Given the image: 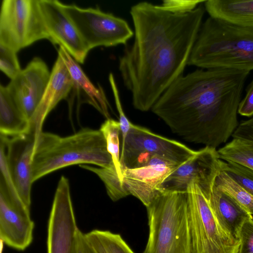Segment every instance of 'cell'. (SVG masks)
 <instances>
[{
    "label": "cell",
    "mask_w": 253,
    "mask_h": 253,
    "mask_svg": "<svg viewBox=\"0 0 253 253\" xmlns=\"http://www.w3.org/2000/svg\"><path fill=\"white\" fill-rule=\"evenodd\" d=\"M205 12L201 4L182 14L168 11L148 1L131 7L134 38L119 58V70L134 108L142 112L151 110L183 75Z\"/></svg>",
    "instance_id": "obj_1"
},
{
    "label": "cell",
    "mask_w": 253,
    "mask_h": 253,
    "mask_svg": "<svg viewBox=\"0 0 253 253\" xmlns=\"http://www.w3.org/2000/svg\"><path fill=\"white\" fill-rule=\"evenodd\" d=\"M250 71L198 69L181 75L151 109L186 141L216 148L239 125L238 110Z\"/></svg>",
    "instance_id": "obj_2"
},
{
    "label": "cell",
    "mask_w": 253,
    "mask_h": 253,
    "mask_svg": "<svg viewBox=\"0 0 253 253\" xmlns=\"http://www.w3.org/2000/svg\"><path fill=\"white\" fill-rule=\"evenodd\" d=\"M114 165L105 138L99 130L84 128L69 136L42 131L36 137L32 160L33 182L74 165Z\"/></svg>",
    "instance_id": "obj_3"
},
{
    "label": "cell",
    "mask_w": 253,
    "mask_h": 253,
    "mask_svg": "<svg viewBox=\"0 0 253 253\" xmlns=\"http://www.w3.org/2000/svg\"><path fill=\"white\" fill-rule=\"evenodd\" d=\"M188 65L250 72L253 70V27L209 17L201 25Z\"/></svg>",
    "instance_id": "obj_4"
},
{
    "label": "cell",
    "mask_w": 253,
    "mask_h": 253,
    "mask_svg": "<svg viewBox=\"0 0 253 253\" xmlns=\"http://www.w3.org/2000/svg\"><path fill=\"white\" fill-rule=\"evenodd\" d=\"M187 192L163 191L147 208L149 226L143 253H191Z\"/></svg>",
    "instance_id": "obj_5"
},
{
    "label": "cell",
    "mask_w": 253,
    "mask_h": 253,
    "mask_svg": "<svg viewBox=\"0 0 253 253\" xmlns=\"http://www.w3.org/2000/svg\"><path fill=\"white\" fill-rule=\"evenodd\" d=\"M187 192L191 253H238L239 239L221 228L199 186L193 182Z\"/></svg>",
    "instance_id": "obj_6"
},
{
    "label": "cell",
    "mask_w": 253,
    "mask_h": 253,
    "mask_svg": "<svg viewBox=\"0 0 253 253\" xmlns=\"http://www.w3.org/2000/svg\"><path fill=\"white\" fill-rule=\"evenodd\" d=\"M50 41L39 0H3L0 44L17 52L42 40Z\"/></svg>",
    "instance_id": "obj_7"
},
{
    "label": "cell",
    "mask_w": 253,
    "mask_h": 253,
    "mask_svg": "<svg viewBox=\"0 0 253 253\" xmlns=\"http://www.w3.org/2000/svg\"><path fill=\"white\" fill-rule=\"evenodd\" d=\"M196 151L176 140L156 134L149 129L131 124L122 145V170L144 166L151 156L164 158L181 165Z\"/></svg>",
    "instance_id": "obj_8"
},
{
    "label": "cell",
    "mask_w": 253,
    "mask_h": 253,
    "mask_svg": "<svg viewBox=\"0 0 253 253\" xmlns=\"http://www.w3.org/2000/svg\"><path fill=\"white\" fill-rule=\"evenodd\" d=\"M62 6L89 50L98 46L126 44L134 36L126 20L99 7L82 8L63 3Z\"/></svg>",
    "instance_id": "obj_9"
},
{
    "label": "cell",
    "mask_w": 253,
    "mask_h": 253,
    "mask_svg": "<svg viewBox=\"0 0 253 253\" xmlns=\"http://www.w3.org/2000/svg\"><path fill=\"white\" fill-rule=\"evenodd\" d=\"M222 160L216 148L205 146L179 166L163 182L160 190L187 192L192 182L196 183L208 199L214 181L221 171Z\"/></svg>",
    "instance_id": "obj_10"
},
{
    "label": "cell",
    "mask_w": 253,
    "mask_h": 253,
    "mask_svg": "<svg viewBox=\"0 0 253 253\" xmlns=\"http://www.w3.org/2000/svg\"><path fill=\"white\" fill-rule=\"evenodd\" d=\"M78 229L69 181L62 175L55 191L48 221L47 253H72Z\"/></svg>",
    "instance_id": "obj_11"
},
{
    "label": "cell",
    "mask_w": 253,
    "mask_h": 253,
    "mask_svg": "<svg viewBox=\"0 0 253 253\" xmlns=\"http://www.w3.org/2000/svg\"><path fill=\"white\" fill-rule=\"evenodd\" d=\"M34 226L30 209L0 184V238L3 243L13 249L24 251L33 241Z\"/></svg>",
    "instance_id": "obj_12"
},
{
    "label": "cell",
    "mask_w": 253,
    "mask_h": 253,
    "mask_svg": "<svg viewBox=\"0 0 253 253\" xmlns=\"http://www.w3.org/2000/svg\"><path fill=\"white\" fill-rule=\"evenodd\" d=\"M37 135L29 132L13 137L0 135L5 147L9 172L17 192L26 206L30 209L32 180V160Z\"/></svg>",
    "instance_id": "obj_13"
},
{
    "label": "cell",
    "mask_w": 253,
    "mask_h": 253,
    "mask_svg": "<svg viewBox=\"0 0 253 253\" xmlns=\"http://www.w3.org/2000/svg\"><path fill=\"white\" fill-rule=\"evenodd\" d=\"M50 73L45 62L35 57L6 85L29 122L45 90Z\"/></svg>",
    "instance_id": "obj_14"
},
{
    "label": "cell",
    "mask_w": 253,
    "mask_h": 253,
    "mask_svg": "<svg viewBox=\"0 0 253 253\" xmlns=\"http://www.w3.org/2000/svg\"><path fill=\"white\" fill-rule=\"evenodd\" d=\"M40 6L52 43L62 46L78 63L83 64L90 51L76 26L57 0H39Z\"/></svg>",
    "instance_id": "obj_15"
},
{
    "label": "cell",
    "mask_w": 253,
    "mask_h": 253,
    "mask_svg": "<svg viewBox=\"0 0 253 253\" xmlns=\"http://www.w3.org/2000/svg\"><path fill=\"white\" fill-rule=\"evenodd\" d=\"M180 166L169 163L125 169L122 170L123 183L129 195L147 207L161 192L160 187L164 180Z\"/></svg>",
    "instance_id": "obj_16"
},
{
    "label": "cell",
    "mask_w": 253,
    "mask_h": 253,
    "mask_svg": "<svg viewBox=\"0 0 253 253\" xmlns=\"http://www.w3.org/2000/svg\"><path fill=\"white\" fill-rule=\"evenodd\" d=\"M73 85L70 73L62 58L58 55L45 90L30 121V130L37 135L42 131L46 117L60 101L68 97Z\"/></svg>",
    "instance_id": "obj_17"
},
{
    "label": "cell",
    "mask_w": 253,
    "mask_h": 253,
    "mask_svg": "<svg viewBox=\"0 0 253 253\" xmlns=\"http://www.w3.org/2000/svg\"><path fill=\"white\" fill-rule=\"evenodd\" d=\"M207 199L221 228L238 239L240 228L245 221L253 217L252 215L231 195L214 186Z\"/></svg>",
    "instance_id": "obj_18"
},
{
    "label": "cell",
    "mask_w": 253,
    "mask_h": 253,
    "mask_svg": "<svg viewBox=\"0 0 253 253\" xmlns=\"http://www.w3.org/2000/svg\"><path fill=\"white\" fill-rule=\"evenodd\" d=\"M58 55L66 65L73 81V88L86 96L85 102L93 106L106 119L111 118L110 105L102 88L95 86L81 68L79 63L62 46H59Z\"/></svg>",
    "instance_id": "obj_19"
},
{
    "label": "cell",
    "mask_w": 253,
    "mask_h": 253,
    "mask_svg": "<svg viewBox=\"0 0 253 253\" xmlns=\"http://www.w3.org/2000/svg\"><path fill=\"white\" fill-rule=\"evenodd\" d=\"M204 5L210 17L239 26L253 27V0H208Z\"/></svg>",
    "instance_id": "obj_20"
},
{
    "label": "cell",
    "mask_w": 253,
    "mask_h": 253,
    "mask_svg": "<svg viewBox=\"0 0 253 253\" xmlns=\"http://www.w3.org/2000/svg\"><path fill=\"white\" fill-rule=\"evenodd\" d=\"M30 131L29 121L9 92L6 86L0 85V135L13 137Z\"/></svg>",
    "instance_id": "obj_21"
},
{
    "label": "cell",
    "mask_w": 253,
    "mask_h": 253,
    "mask_svg": "<svg viewBox=\"0 0 253 253\" xmlns=\"http://www.w3.org/2000/svg\"><path fill=\"white\" fill-rule=\"evenodd\" d=\"M84 236L96 253H134L119 234L94 229L84 233Z\"/></svg>",
    "instance_id": "obj_22"
},
{
    "label": "cell",
    "mask_w": 253,
    "mask_h": 253,
    "mask_svg": "<svg viewBox=\"0 0 253 253\" xmlns=\"http://www.w3.org/2000/svg\"><path fill=\"white\" fill-rule=\"evenodd\" d=\"M79 166L96 174L104 183L108 195L114 202L129 195L125 188L114 165L106 168H96L87 165Z\"/></svg>",
    "instance_id": "obj_23"
},
{
    "label": "cell",
    "mask_w": 253,
    "mask_h": 253,
    "mask_svg": "<svg viewBox=\"0 0 253 253\" xmlns=\"http://www.w3.org/2000/svg\"><path fill=\"white\" fill-rule=\"evenodd\" d=\"M217 152L221 160L253 169V149L239 139L233 138L220 148Z\"/></svg>",
    "instance_id": "obj_24"
},
{
    "label": "cell",
    "mask_w": 253,
    "mask_h": 253,
    "mask_svg": "<svg viewBox=\"0 0 253 253\" xmlns=\"http://www.w3.org/2000/svg\"><path fill=\"white\" fill-rule=\"evenodd\" d=\"M99 130L105 138L108 151L111 155L118 175L123 181L120 163L119 136L121 134V130L120 123L111 118L106 119L101 125Z\"/></svg>",
    "instance_id": "obj_25"
},
{
    "label": "cell",
    "mask_w": 253,
    "mask_h": 253,
    "mask_svg": "<svg viewBox=\"0 0 253 253\" xmlns=\"http://www.w3.org/2000/svg\"><path fill=\"white\" fill-rule=\"evenodd\" d=\"M213 186L231 195L252 215L253 214V195L225 172L222 171L220 172L214 181Z\"/></svg>",
    "instance_id": "obj_26"
},
{
    "label": "cell",
    "mask_w": 253,
    "mask_h": 253,
    "mask_svg": "<svg viewBox=\"0 0 253 253\" xmlns=\"http://www.w3.org/2000/svg\"><path fill=\"white\" fill-rule=\"evenodd\" d=\"M221 171L253 195V169L232 162H221Z\"/></svg>",
    "instance_id": "obj_27"
},
{
    "label": "cell",
    "mask_w": 253,
    "mask_h": 253,
    "mask_svg": "<svg viewBox=\"0 0 253 253\" xmlns=\"http://www.w3.org/2000/svg\"><path fill=\"white\" fill-rule=\"evenodd\" d=\"M0 69L10 80L14 78L22 70L17 52L0 44Z\"/></svg>",
    "instance_id": "obj_28"
},
{
    "label": "cell",
    "mask_w": 253,
    "mask_h": 253,
    "mask_svg": "<svg viewBox=\"0 0 253 253\" xmlns=\"http://www.w3.org/2000/svg\"><path fill=\"white\" fill-rule=\"evenodd\" d=\"M109 82L113 93L115 102L119 115V123L122 137V142L124 141L126 136L129 129L131 123L126 116L123 110L118 88L113 73L109 75Z\"/></svg>",
    "instance_id": "obj_29"
},
{
    "label": "cell",
    "mask_w": 253,
    "mask_h": 253,
    "mask_svg": "<svg viewBox=\"0 0 253 253\" xmlns=\"http://www.w3.org/2000/svg\"><path fill=\"white\" fill-rule=\"evenodd\" d=\"M240 247L238 253H253V217L242 225L238 234Z\"/></svg>",
    "instance_id": "obj_30"
},
{
    "label": "cell",
    "mask_w": 253,
    "mask_h": 253,
    "mask_svg": "<svg viewBox=\"0 0 253 253\" xmlns=\"http://www.w3.org/2000/svg\"><path fill=\"white\" fill-rule=\"evenodd\" d=\"M205 1L203 0H164L160 6L163 9L173 13L182 14L193 11Z\"/></svg>",
    "instance_id": "obj_31"
},
{
    "label": "cell",
    "mask_w": 253,
    "mask_h": 253,
    "mask_svg": "<svg viewBox=\"0 0 253 253\" xmlns=\"http://www.w3.org/2000/svg\"><path fill=\"white\" fill-rule=\"evenodd\" d=\"M235 137L253 149V117L239 124L235 131Z\"/></svg>",
    "instance_id": "obj_32"
},
{
    "label": "cell",
    "mask_w": 253,
    "mask_h": 253,
    "mask_svg": "<svg viewBox=\"0 0 253 253\" xmlns=\"http://www.w3.org/2000/svg\"><path fill=\"white\" fill-rule=\"evenodd\" d=\"M238 113L243 116H253V80L247 86L245 96L240 102Z\"/></svg>",
    "instance_id": "obj_33"
},
{
    "label": "cell",
    "mask_w": 253,
    "mask_h": 253,
    "mask_svg": "<svg viewBox=\"0 0 253 253\" xmlns=\"http://www.w3.org/2000/svg\"><path fill=\"white\" fill-rule=\"evenodd\" d=\"M72 253H96L87 242L84 233L79 229L76 235Z\"/></svg>",
    "instance_id": "obj_34"
}]
</instances>
